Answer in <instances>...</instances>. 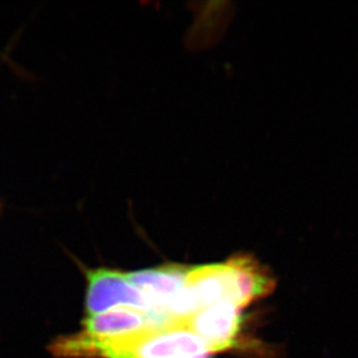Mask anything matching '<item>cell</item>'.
<instances>
[{
  "instance_id": "277c9868",
  "label": "cell",
  "mask_w": 358,
  "mask_h": 358,
  "mask_svg": "<svg viewBox=\"0 0 358 358\" xmlns=\"http://www.w3.org/2000/svg\"><path fill=\"white\" fill-rule=\"evenodd\" d=\"M150 328L152 327L146 313L123 308L87 317L83 333L93 341H114L131 338Z\"/></svg>"
},
{
  "instance_id": "7a4b0ae2",
  "label": "cell",
  "mask_w": 358,
  "mask_h": 358,
  "mask_svg": "<svg viewBox=\"0 0 358 358\" xmlns=\"http://www.w3.org/2000/svg\"><path fill=\"white\" fill-rule=\"evenodd\" d=\"M241 326L240 308L230 301L202 308L183 322V328L202 338L211 354L238 347Z\"/></svg>"
},
{
  "instance_id": "52a82bcc",
  "label": "cell",
  "mask_w": 358,
  "mask_h": 358,
  "mask_svg": "<svg viewBox=\"0 0 358 358\" xmlns=\"http://www.w3.org/2000/svg\"><path fill=\"white\" fill-rule=\"evenodd\" d=\"M195 358H210V355H202V356H199V357H195Z\"/></svg>"
},
{
  "instance_id": "3957f363",
  "label": "cell",
  "mask_w": 358,
  "mask_h": 358,
  "mask_svg": "<svg viewBox=\"0 0 358 358\" xmlns=\"http://www.w3.org/2000/svg\"><path fill=\"white\" fill-rule=\"evenodd\" d=\"M186 285L193 291L201 308L220 301L234 304V280L229 261L188 268Z\"/></svg>"
},
{
  "instance_id": "6da1fadb",
  "label": "cell",
  "mask_w": 358,
  "mask_h": 358,
  "mask_svg": "<svg viewBox=\"0 0 358 358\" xmlns=\"http://www.w3.org/2000/svg\"><path fill=\"white\" fill-rule=\"evenodd\" d=\"M87 280V317L110 311L120 305L144 313L158 308L143 291L129 282L127 273L110 269L88 271Z\"/></svg>"
},
{
  "instance_id": "8992f818",
  "label": "cell",
  "mask_w": 358,
  "mask_h": 358,
  "mask_svg": "<svg viewBox=\"0 0 358 358\" xmlns=\"http://www.w3.org/2000/svg\"><path fill=\"white\" fill-rule=\"evenodd\" d=\"M188 268L178 264L127 273V278L143 291L157 308H165L174 296L186 287Z\"/></svg>"
},
{
  "instance_id": "5b68a950",
  "label": "cell",
  "mask_w": 358,
  "mask_h": 358,
  "mask_svg": "<svg viewBox=\"0 0 358 358\" xmlns=\"http://www.w3.org/2000/svg\"><path fill=\"white\" fill-rule=\"evenodd\" d=\"M234 280V305L245 308L275 289V280L259 261L246 254L229 259Z\"/></svg>"
}]
</instances>
